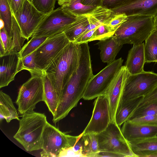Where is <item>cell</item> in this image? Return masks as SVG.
Returning <instances> with one entry per match:
<instances>
[{"label": "cell", "mask_w": 157, "mask_h": 157, "mask_svg": "<svg viewBox=\"0 0 157 157\" xmlns=\"http://www.w3.org/2000/svg\"><path fill=\"white\" fill-rule=\"evenodd\" d=\"M78 66L65 86L55 115L62 119L83 98L87 85L94 75L88 42L80 44Z\"/></svg>", "instance_id": "cell-1"}, {"label": "cell", "mask_w": 157, "mask_h": 157, "mask_svg": "<svg viewBox=\"0 0 157 157\" xmlns=\"http://www.w3.org/2000/svg\"><path fill=\"white\" fill-rule=\"evenodd\" d=\"M81 55L80 44L70 42L43 71L51 80L59 102L65 86L78 66Z\"/></svg>", "instance_id": "cell-2"}, {"label": "cell", "mask_w": 157, "mask_h": 157, "mask_svg": "<svg viewBox=\"0 0 157 157\" xmlns=\"http://www.w3.org/2000/svg\"><path fill=\"white\" fill-rule=\"evenodd\" d=\"M47 122L44 113L34 110L27 112L20 119L13 138L28 151L41 149L42 134Z\"/></svg>", "instance_id": "cell-3"}, {"label": "cell", "mask_w": 157, "mask_h": 157, "mask_svg": "<svg viewBox=\"0 0 157 157\" xmlns=\"http://www.w3.org/2000/svg\"><path fill=\"white\" fill-rule=\"evenodd\" d=\"M113 35L120 45H138L142 43L156 28L154 17L146 15L127 16Z\"/></svg>", "instance_id": "cell-4"}, {"label": "cell", "mask_w": 157, "mask_h": 157, "mask_svg": "<svg viewBox=\"0 0 157 157\" xmlns=\"http://www.w3.org/2000/svg\"><path fill=\"white\" fill-rule=\"evenodd\" d=\"M41 101H44L43 72L31 76L21 86L15 103L19 113L22 115L34 110L36 104Z\"/></svg>", "instance_id": "cell-5"}, {"label": "cell", "mask_w": 157, "mask_h": 157, "mask_svg": "<svg viewBox=\"0 0 157 157\" xmlns=\"http://www.w3.org/2000/svg\"><path fill=\"white\" fill-rule=\"evenodd\" d=\"M79 135H67L47 122L42 135L41 157H59L63 150L73 147Z\"/></svg>", "instance_id": "cell-6"}, {"label": "cell", "mask_w": 157, "mask_h": 157, "mask_svg": "<svg viewBox=\"0 0 157 157\" xmlns=\"http://www.w3.org/2000/svg\"><path fill=\"white\" fill-rule=\"evenodd\" d=\"M123 62L121 58L115 60L94 75L87 85L83 98L89 100L105 96L122 66Z\"/></svg>", "instance_id": "cell-7"}, {"label": "cell", "mask_w": 157, "mask_h": 157, "mask_svg": "<svg viewBox=\"0 0 157 157\" xmlns=\"http://www.w3.org/2000/svg\"><path fill=\"white\" fill-rule=\"evenodd\" d=\"M100 151L120 154L123 157H136L115 122L110 121L107 128L98 134Z\"/></svg>", "instance_id": "cell-8"}, {"label": "cell", "mask_w": 157, "mask_h": 157, "mask_svg": "<svg viewBox=\"0 0 157 157\" xmlns=\"http://www.w3.org/2000/svg\"><path fill=\"white\" fill-rule=\"evenodd\" d=\"M157 85V74L153 72L144 71L134 75L129 73L120 101L144 97Z\"/></svg>", "instance_id": "cell-9"}, {"label": "cell", "mask_w": 157, "mask_h": 157, "mask_svg": "<svg viewBox=\"0 0 157 157\" xmlns=\"http://www.w3.org/2000/svg\"><path fill=\"white\" fill-rule=\"evenodd\" d=\"M75 19L76 17L66 12L60 6L45 16L31 37H49L62 33Z\"/></svg>", "instance_id": "cell-10"}, {"label": "cell", "mask_w": 157, "mask_h": 157, "mask_svg": "<svg viewBox=\"0 0 157 157\" xmlns=\"http://www.w3.org/2000/svg\"><path fill=\"white\" fill-rule=\"evenodd\" d=\"M63 32L48 37L36 50L35 62L43 71L70 42Z\"/></svg>", "instance_id": "cell-11"}, {"label": "cell", "mask_w": 157, "mask_h": 157, "mask_svg": "<svg viewBox=\"0 0 157 157\" xmlns=\"http://www.w3.org/2000/svg\"><path fill=\"white\" fill-rule=\"evenodd\" d=\"M110 121L108 99L105 96L98 97L95 100L91 118L82 133L98 134L107 128Z\"/></svg>", "instance_id": "cell-12"}, {"label": "cell", "mask_w": 157, "mask_h": 157, "mask_svg": "<svg viewBox=\"0 0 157 157\" xmlns=\"http://www.w3.org/2000/svg\"><path fill=\"white\" fill-rule=\"evenodd\" d=\"M13 15L23 36L28 40L46 15L38 11L29 0H26L21 12Z\"/></svg>", "instance_id": "cell-13"}, {"label": "cell", "mask_w": 157, "mask_h": 157, "mask_svg": "<svg viewBox=\"0 0 157 157\" xmlns=\"http://www.w3.org/2000/svg\"><path fill=\"white\" fill-rule=\"evenodd\" d=\"M128 74L129 72L126 67L122 66L105 96L108 101L110 121L115 122L117 109Z\"/></svg>", "instance_id": "cell-14"}, {"label": "cell", "mask_w": 157, "mask_h": 157, "mask_svg": "<svg viewBox=\"0 0 157 157\" xmlns=\"http://www.w3.org/2000/svg\"><path fill=\"white\" fill-rule=\"evenodd\" d=\"M112 10L114 14L125 13L127 16L157 14V0H130L125 5Z\"/></svg>", "instance_id": "cell-15"}, {"label": "cell", "mask_w": 157, "mask_h": 157, "mask_svg": "<svg viewBox=\"0 0 157 157\" xmlns=\"http://www.w3.org/2000/svg\"><path fill=\"white\" fill-rule=\"evenodd\" d=\"M121 130L127 141L144 139L157 135V126L137 124L127 121Z\"/></svg>", "instance_id": "cell-16"}, {"label": "cell", "mask_w": 157, "mask_h": 157, "mask_svg": "<svg viewBox=\"0 0 157 157\" xmlns=\"http://www.w3.org/2000/svg\"><path fill=\"white\" fill-rule=\"evenodd\" d=\"M3 59L0 67V88L6 86L14 80L16 75L22 71L21 60L18 54L10 55Z\"/></svg>", "instance_id": "cell-17"}, {"label": "cell", "mask_w": 157, "mask_h": 157, "mask_svg": "<svg viewBox=\"0 0 157 157\" xmlns=\"http://www.w3.org/2000/svg\"><path fill=\"white\" fill-rule=\"evenodd\" d=\"M144 44L142 43L133 45L128 52L124 66L130 74H136L144 71V66L145 62Z\"/></svg>", "instance_id": "cell-18"}, {"label": "cell", "mask_w": 157, "mask_h": 157, "mask_svg": "<svg viewBox=\"0 0 157 157\" xmlns=\"http://www.w3.org/2000/svg\"><path fill=\"white\" fill-rule=\"evenodd\" d=\"M136 157H149L157 152V136L127 141Z\"/></svg>", "instance_id": "cell-19"}, {"label": "cell", "mask_w": 157, "mask_h": 157, "mask_svg": "<svg viewBox=\"0 0 157 157\" xmlns=\"http://www.w3.org/2000/svg\"><path fill=\"white\" fill-rule=\"evenodd\" d=\"M100 50L102 61L109 64L115 60V58L123 45L118 44L113 36L99 40L96 44Z\"/></svg>", "instance_id": "cell-20"}, {"label": "cell", "mask_w": 157, "mask_h": 157, "mask_svg": "<svg viewBox=\"0 0 157 157\" xmlns=\"http://www.w3.org/2000/svg\"><path fill=\"white\" fill-rule=\"evenodd\" d=\"M114 14L112 10L102 6L96 7L91 13L86 15L89 24L82 33L94 29L102 24L108 25Z\"/></svg>", "instance_id": "cell-21"}, {"label": "cell", "mask_w": 157, "mask_h": 157, "mask_svg": "<svg viewBox=\"0 0 157 157\" xmlns=\"http://www.w3.org/2000/svg\"><path fill=\"white\" fill-rule=\"evenodd\" d=\"M141 97L125 101H120L118 104L115 115V121L120 127L128 119L142 101Z\"/></svg>", "instance_id": "cell-22"}, {"label": "cell", "mask_w": 157, "mask_h": 157, "mask_svg": "<svg viewBox=\"0 0 157 157\" xmlns=\"http://www.w3.org/2000/svg\"><path fill=\"white\" fill-rule=\"evenodd\" d=\"M5 119L8 123L13 119L19 121L17 111L10 97L1 90L0 91V120Z\"/></svg>", "instance_id": "cell-23"}, {"label": "cell", "mask_w": 157, "mask_h": 157, "mask_svg": "<svg viewBox=\"0 0 157 157\" xmlns=\"http://www.w3.org/2000/svg\"><path fill=\"white\" fill-rule=\"evenodd\" d=\"M44 101L49 111L54 115L59 100L56 90L50 79L43 71Z\"/></svg>", "instance_id": "cell-24"}, {"label": "cell", "mask_w": 157, "mask_h": 157, "mask_svg": "<svg viewBox=\"0 0 157 157\" xmlns=\"http://www.w3.org/2000/svg\"><path fill=\"white\" fill-rule=\"evenodd\" d=\"M89 23L86 15L76 17L75 20L63 31L70 42H74L76 38L87 29Z\"/></svg>", "instance_id": "cell-25"}, {"label": "cell", "mask_w": 157, "mask_h": 157, "mask_svg": "<svg viewBox=\"0 0 157 157\" xmlns=\"http://www.w3.org/2000/svg\"><path fill=\"white\" fill-rule=\"evenodd\" d=\"M145 63L157 62V29L155 28L145 40Z\"/></svg>", "instance_id": "cell-26"}, {"label": "cell", "mask_w": 157, "mask_h": 157, "mask_svg": "<svg viewBox=\"0 0 157 157\" xmlns=\"http://www.w3.org/2000/svg\"><path fill=\"white\" fill-rule=\"evenodd\" d=\"M60 6L64 11L75 17L90 13L97 7L84 5L81 3V0H76Z\"/></svg>", "instance_id": "cell-27"}, {"label": "cell", "mask_w": 157, "mask_h": 157, "mask_svg": "<svg viewBox=\"0 0 157 157\" xmlns=\"http://www.w3.org/2000/svg\"><path fill=\"white\" fill-rule=\"evenodd\" d=\"M12 19V44L9 55L18 53L24 46V42L26 40L23 36L20 28L13 14Z\"/></svg>", "instance_id": "cell-28"}, {"label": "cell", "mask_w": 157, "mask_h": 157, "mask_svg": "<svg viewBox=\"0 0 157 157\" xmlns=\"http://www.w3.org/2000/svg\"><path fill=\"white\" fill-rule=\"evenodd\" d=\"M83 142L84 157H94V155L100 151L98 142V134L91 133L84 134Z\"/></svg>", "instance_id": "cell-29"}, {"label": "cell", "mask_w": 157, "mask_h": 157, "mask_svg": "<svg viewBox=\"0 0 157 157\" xmlns=\"http://www.w3.org/2000/svg\"><path fill=\"white\" fill-rule=\"evenodd\" d=\"M13 14L8 0H0V19L3 22L4 27L11 39Z\"/></svg>", "instance_id": "cell-30"}, {"label": "cell", "mask_w": 157, "mask_h": 157, "mask_svg": "<svg viewBox=\"0 0 157 157\" xmlns=\"http://www.w3.org/2000/svg\"><path fill=\"white\" fill-rule=\"evenodd\" d=\"M48 37L47 36L32 37L22 47L18 53L19 57L21 58L25 57L35 51Z\"/></svg>", "instance_id": "cell-31"}, {"label": "cell", "mask_w": 157, "mask_h": 157, "mask_svg": "<svg viewBox=\"0 0 157 157\" xmlns=\"http://www.w3.org/2000/svg\"><path fill=\"white\" fill-rule=\"evenodd\" d=\"M155 114H157V101L148 103L136 108L132 113L127 120Z\"/></svg>", "instance_id": "cell-32"}, {"label": "cell", "mask_w": 157, "mask_h": 157, "mask_svg": "<svg viewBox=\"0 0 157 157\" xmlns=\"http://www.w3.org/2000/svg\"><path fill=\"white\" fill-rule=\"evenodd\" d=\"M35 51L26 57L21 58V70L28 71L31 76L38 75L43 73L37 66L34 61Z\"/></svg>", "instance_id": "cell-33"}, {"label": "cell", "mask_w": 157, "mask_h": 157, "mask_svg": "<svg viewBox=\"0 0 157 157\" xmlns=\"http://www.w3.org/2000/svg\"><path fill=\"white\" fill-rule=\"evenodd\" d=\"M82 132L75 144L72 147L66 149L60 153L59 157H84Z\"/></svg>", "instance_id": "cell-34"}, {"label": "cell", "mask_w": 157, "mask_h": 157, "mask_svg": "<svg viewBox=\"0 0 157 157\" xmlns=\"http://www.w3.org/2000/svg\"><path fill=\"white\" fill-rule=\"evenodd\" d=\"M29 0L38 11L47 15L54 10L57 0Z\"/></svg>", "instance_id": "cell-35"}, {"label": "cell", "mask_w": 157, "mask_h": 157, "mask_svg": "<svg viewBox=\"0 0 157 157\" xmlns=\"http://www.w3.org/2000/svg\"><path fill=\"white\" fill-rule=\"evenodd\" d=\"M112 31L106 24H103L98 27L95 31L93 40H100L113 36Z\"/></svg>", "instance_id": "cell-36"}, {"label": "cell", "mask_w": 157, "mask_h": 157, "mask_svg": "<svg viewBox=\"0 0 157 157\" xmlns=\"http://www.w3.org/2000/svg\"><path fill=\"white\" fill-rule=\"evenodd\" d=\"M127 17L124 13L114 14L107 25L112 31L115 32L119 26L127 20Z\"/></svg>", "instance_id": "cell-37"}, {"label": "cell", "mask_w": 157, "mask_h": 157, "mask_svg": "<svg viewBox=\"0 0 157 157\" xmlns=\"http://www.w3.org/2000/svg\"><path fill=\"white\" fill-rule=\"evenodd\" d=\"M127 121L137 124L157 126V114L136 118Z\"/></svg>", "instance_id": "cell-38"}, {"label": "cell", "mask_w": 157, "mask_h": 157, "mask_svg": "<svg viewBox=\"0 0 157 157\" xmlns=\"http://www.w3.org/2000/svg\"><path fill=\"white\" fill-rule=\"evenodd\" d=\"M0 41L2 42L6 51L5 56H9L11 47L12 40L4 27L0 28Z\"/></svg>", "instance_id": "cell-39"}, {"label": "cell", "mask_w": 157, "mask_h": 157, "mask_svg": "<svg viewBox=\"0 0 157 157\" xmlns=\"http://www.w3.org/2000/svg\"><path fill=\"white\" fill-rule=\"evenodd\" d=\"M156 101H157V85L150 92L143 97L142 101L136 108Z\"/></svg>", "instance_id": "cell-40"}, {"label": "cell", "mask_w": 157, "mask_h": 157, "mask_svg": "<svg viewBox=\"0 0 157 157\" xmlns=\"http://www.w3.org/2000/svg\"><path fill=\"white\" fill-rule=\"evenodd\" d=\"M97 28L82 34L78 37L73 42L80 44L93 41Z\"/></svg>", "instance_id": "cell-41"}, {"label": "cell", "mask_w": 157, "mask_h": 157, "mask_svg": "<svg viewBox=\"0 0 157 157\" xmlns=\"http://www.w3.org/2000/svg\"><path fill=\"white\" fill-rule=\"evenodd\" d=\"M130 0H104L102 6L112 10L123 6Z\"/></svg>", "instance_id": "cell-42"}, {"label": "cell", "mask_w": 157, "mask_h": 157, "mask_svg": "<svg viewBox=\"0 0 157 157\" xmlns=\"http://www.w3.org/2000/svg\"><path fill=\"white\" fill-rule=\"evenodd\" d=\"M25 0H11L10 6L13 15L21 12Z\"/></svg>", "instance_id": "cell-43"}, {"label": "cell", "mask_w": 157, "mask_h": 157, "mask_svg": "<svg viewBox=\"0 0 157 157\" xmlns=\"http://www.w3.org/2000/svg\"><path fill=\"white\" fill-rule=\"evenodd\" d=\"M104 0H81L84 5L95 7L102 6Z\"/></svg>", "instance_id": "cell-44"}, {"label": "cell", "mask_w": 157, "mask_h": 157, "mask_svg": "<svg viewBox=\"0 0 157 157\" xmlns=\"http://www.w3.org/2000/svg\"><path fill=\"white\" fill-rule=\"evenodd\" d=\"M94 157H120L123 156L122 155L117 153L107 151H99L96 153Z\"/></svg>", "instance_id": "cell-45"}, {"label": "cell", "mask_w": 157, "mask_h": 157, "mask_svg": "<svg viewBox=\"0 0 157 157\" xmlns=\"http://www.w3.org/2000/svg\"><path fill=\"white\" fill-rule=\"evenodd\" d=\"M6 51L2 42L0 41V56L2 57L5 56Z\"/></svg>", "instance_id": "cell-46"}, {"label": "cell", "mask_w": 157, "mask_h": 157, "mask_svg": "<svg viewBox=\"0 0 157 157\" xmlns=\"http://www.w3.org/2000/svg\"><path fill=\"white\" fill-rule=\"evenodd\" d=\"M76 0H58V3L59 6L70 3L74 2Z\"/></svg>", "instance_id": "cell-47"}, {"label": "cell", "mask_w": 157, "mask_h": 157, "mask_svg": "<svg viewBox=\"0 0 157 157\" xmlns=\"http://www.w3.org/2000/svg\"><path fill=\"white\" fill-rule=\"evenodd\" d=\"M149 157H157V152L151 154Z\"/></svg>", "instance_id": "cell-48"}, {"label": "cell", "mask_w": 157, "mask_h": 157, "mask_svg": "<svg viewBox=\"0 0 157 157\" xmlns=\"http://www.w3.org/2000/svg\"><path fill=\"white\" fill-rule=\"evenodd\" d=\"M156 25H157V14L154 17Z\"/></svg>", "instance_id": "cell-49"}, {"label": "cell", "mask_w": 157, "mask_h": 157, "mask_svg": "<svg viewBox=\"0 0 157 157\" xmlns=\"http://www.w3.org/2000/svg\"><path fill=\"white\" fill-rule=\"evenodd\" d=\"M8 2H9V3H10V5L11 0H8Z\"/></svg>", "instance_id": "cell-50"}, {"label": "cell", "mask_w": 157, "mask_h": 157, "mask_svg": "<svg viewBox=\"0 0 157 157\" xmlns=\"http://www.w3.org/2000/svg\"><path fill=\"white\" fill-rule=\"evenodd\" d=\"M156 29H157V25H156Z\"/></svg>", "instance_id": "cell-51"}]
</instances>
